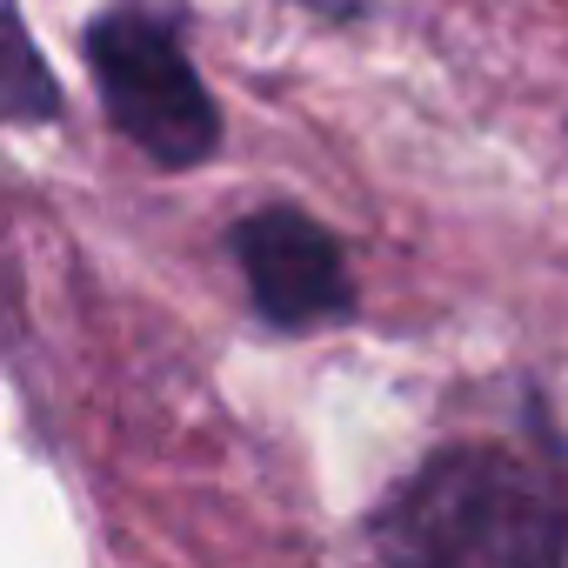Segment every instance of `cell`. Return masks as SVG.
Instances as JSON below:
<instances>
[{
	"instance_id": "7a4b0ae2",
	"label": "cell",
	"mask_w": 568,
	"mask_h": 568,
	"mask_svg": "<svg viewBox=\"0 0 568 568\" xmlns=\"http://www.w3.org/2000/svg\"><path fill=\"white\" fill-rule=\"evenodd\" d=\"M88 61H94V81H101V108L108 121L161 168H194L214 154L221 141V114H214V94L201 88L194 61L174 48V34L141 14V8H121V14H101L88 28Z\"/></svg>"
},
{
	"instance_id": "3957f363",
	"label": "cell",
	"mask_w": 568,
	"mask_h": 568,
	"mask_svg": "<svg viewBox=\"0 0 568 568\" xmlns=\"http://www.w3.org/2000/svg\"><path fill=\"white\" fill-rule=\"evenodd\" d=\"M227 241H234V261L254 288V308L274 328H315V322L348 315V302H355L348 261L322 221H308L295 207H261Z\"/></svg>"
},
{
	"instance_id": "277c9868",
	"label": "cell",
	"mask_w": 568,
	"mask_h": 568,
	"mask_svg": "<svg viewBox=\"0 0 568 568\" xmlns=\"http://www.w3.org/2000/svg\"><path fill=\"white\" fill-rule=\"evenodd\" d=\"M61 114V81L28 41V21L14 0H0V121H54Z\"/></svg>"
},
{
	"instance_id": "6da1fadb",
	"label": "cell",
	"mask_w": 568,
	"mask_h": 568,
	"mask_svg": "<svg viewBox=\"0 0 568 568\" xmlns=\"http://www.w3.org/2000/svg\"><path fill=\"white\" fill-rule=\"evenodd\" d=\"M568 495L515 448H448L382 515V568H561Z\"/></svg>"
}]
</instances>
